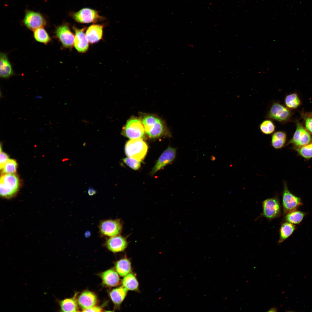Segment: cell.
<instances>
[{"mask_svg": "<svg viewBox=\"0 0 312 312\" xmlns=\"http://www.w3.org/2000/svg\"><path fill=\"white\" fill-rule=\"evenodd\" d=\"M101 234L109 237L119 234L122 229V224L120 219H107L101 221L99 225Z\"/></svg>", "mask_w": 312, "mask_h": 312, "instance_id": "8992f818", "label": "cell"}, {"mask_svg": "<svg viewBox=\"0 0 312 312\" xmlns=\"http://www.w3.org/2000/svg\"><path fill=\"white\" fill-rule=\"evenodd\" d=\"M295 229V226L291 223L287 222L283 223L280 229L278 243H281L293 233Z\"/></svg>", "mask_w": 312, "mask_h": 312, "instance_id": "cb8c5ba5", "label": "cell"}, {"mask_svg": "<svg viewBox=\"0 0 312 312\" xmlns=\"http://www.w3.org/2000/svg\"><path fill=\"white\" fill-rule=\"evenodd\" d=\"M307 115L312 117V112L307 113Z\"/></svg>", "mask_w": 312, "mask_h": 312, "instance_id": "74e56055", "label": "cell"}, {"mask_svg": "<svg viewBox=\"0 0 312 312\" xmlns=\"http://www.w3.org/2000/svg\"><path fill=\"white\" fill-rule=\"evenodd\" d=\"M23 23L27 28L33 31L43 27L46 24L45 19L41 14L30 10L26 12Z\"/></svg>", "mask_w": 312, "mask_h": 312, "instance_id": "7c38bea8", "label": "cell"}, {"mask_svg": "<svg viewBox=\"0 0 312 312\" xmlns=\"http://www.w3.org/2000/svg\"><path fill=\"white\" fill-rule=\"evenodd\" d=\"M128 290L123 286L113 289L109 295L113 302L117 305L120 304L125 298Z\"/></svg>", "mask_w": 312, "mask_h": 312, "instance_id": "44dd1931", "label": "cell"}, {"mask_svg": "<svg viewBox=\"0 0 312 312\" xmlns=\"http://www.w3.org/2000/svg\"><path fill=\"white\" fill-rule=\"evenodd\" d=\"M8 156L6 153L1 151L0 149V168L2 170L4 166L9 159Z\"/></svg>", "mask_w": 312, "mask_h": 312, "instance_id": "836d02e7", "label": "cell"}, {"mask_svg": "<svg viewBox=\"0 0 312 312\" xmlns=\"http://www.w3.org/2000/svg\"><path fill=\"white\" fill-rule=\"evenodd\" d=\"M88 193L90 196H93L96 194L97 192L93 188L90 187L88 190Z\"/></svg>", "mask_w": 312, "mask_h": 312, "instance_id": "d590c367", "label": "cell"}, {"mask_svg": "<svg viewBox=\"0 0 312 312\" xmlns=\"http://www.w3.org/2000/svg\"><path fill=\"white\" fill-rule=\"evenodd\" d=\"M286 106L289 108L294 109L297 108L301 104L300 100L297 94L293 93L287 95L285 98Z\"/></svg>", "mask_w": 312, "mask_h": 312, "instance_id": "83f0119b", "label": "cell"}, {"mask_svg": "<svg viewBox=\"0 0 312 312\" xmlns=\"http://www.w3.org/2000/svg\"><path fill=\"white\" fill-rule=\"evenodd\" d=\"M103 283L110 287L116 286L118 284L120 278L117 272L113 269L108 270L101 275Z\"/></svg>", "mask_w": 312, "mask_h": 312, "instance_id": "d6986e66", "label": "cell"}, {"mask_svg": "<svg viewBox=\"0 0 312 312\" xmlns=\"http://www.w3.org/2000/svg\"><path fill=\"white\" fill-rule=\"evenodd\" d=\"M105 245L109 250L117 253L124 251L127 247L128 243L126 238L118 235L107 239Z\"/></svg>", "mask_w": 312, "mask_h": 312, "instance_id": "5bb4252c", "label": "cell"}, {"mask_svg": "<svg viewBox=\"0 0 312 312\" xmlns=\"http://www.w3.org/2000/svg\"><path fill=\"white\" fill-rule=\"evenodd\" d=\"M14 75L12 64L6 54L1 52L0 55V76L7 79Z\"/></svg>", "mask_w": 312, "mask_h": 312, "instance_id": "e0dca14e", "label": "cell"}, {"mask_svg": "<svg viewBox=\"0 0 312 312\" xmlns=\"http://www.w3.org/2000/svg\"><path fill=\"white\" fill-rule=\"evenodd\" d=\"M123 161L128 166L135 170H138L141 166L140 161L131 158H125Z\"/></svg>", "mask_w": 312, "mask_h": 312, "instance_id": "1f68e13d", "label": "cell"}, {"mask_svg": "<svg viewBox=\"0 0 312 312\" xmlns=\"http://www.w3.org/2000/svg\"><path fill=\"white\" fill-rule=\"evenodd\" d=\"M277 311V309L276 307H272V308H271V309H270L268 311V312H276Z\"/></svg>", "mask_w": 312, "mask_h": 312, "instance_id": "8d00e7d4", "label": "cell"}, {"mask_svg": "<svg viewBox=\"0 0 312 312\" xmlns=\"http://www.w3.org/2000/svg\"><path fill=\"white\" fill-rule=\"evenodd\" d=\"M115 267L116 272L122 277L129 274L131 270V262L129 259L126 258L122 259L118 261L116 263Z\"/></svg>", "mask_w": 312, "mask_h": 312, "instance_id": "7402d4cb", "label": "cell"}, {"mask_svg": "<svg viewBox=\"0 0 312 312\" xmlns=\"http://www.w3.org/2000/svg\"><path fill=\"white\" fill-rule=\"evenodd\" d=\"M291 116V112L287 108L277 102H274L270 107L266 117L281 122L288 121Z\"/></svg>", "mask_w": 312, "mask_h": 312, "instance_id": "5b68a950", "label": "cell"}, {"mask_svg": "<svg viewBox=\"0 0 312 312\" xmlns=\"http://www.w3.org/2000/svg\"><path fill=\"white\" fill-rule=\"evenodd\" d=\"M147 144L142 139H132L126 143L125 147L126 155L141 161L143 160L147 152Z\"/></svg>", "mask_w": 312, "mask_h": 312, "instance_id": "7a4b0ae2", "label": "cell"}, {"mask_svg": "<svg viewBox=\"0 0 312 312\" xmlns=\"http://www.w3.org/2000/svg\"><path fill=\"white\" fill-rule=\"evenodd\" d=\"M296 129L292 138L287 143L295 147H300L312 142V137L309 132L298 120L296 122Z\"/></svg>", "mask_w": 312, "mask_h": 312, "instance_id": "52a82bcc", "label": "cell"}, {"mask_svg": "<svg viewBox=\"0 0 312 312\" xmlns=\"http://www.w3.org/2000/svg\"><path fill=\"white\" fill-rule=\"evenodd\" d=\"M123 286L127 289L136 290L138 289V283L135 275L129 273L125 276L122 281Z\"/></svg>", "mask_w": 312, "mask_h": 312, "instance_id": "d4e9b609", "label": "cell"}, {"mask_svg": "<svg viewBox=\"0 0 312 312\" xmlns=\"http://www.w3.org/2000/svg\"><path fill=\"white\" fill-rule=\"evenodd\" d=\"M259 127L261 132L266 135L273 133L276 128L274 123L270 119L263 121L260 124Z\"/></svg>", "mask_w": 312, "mask_h": 312, "instance_id": "f1b7e54d", "label": "cell"}, {"mask_svg": "<svg viewBox=\"0 0 312 312\" xmlns=\"http://www.w3.org/2000/svg\"><path fill=\"white\" fill-rule=\"evenodd\" d=\"M60 311L62 312L78 311L77 304L75 298H66L59 301Z\"/></svg>", "mask_w": 312, "mask_h": 312, "instance_id": "603a6c76", "label": "cell"}, {"mask_svg": "<svg viewBox=\"0 0 312 312\" xmlns=\"http://www.w3.org/2000/svg\"><path fill=\"white\" fill-rule=\"evenodd\" d=\"M262 215L269 220L278 217L281 213V207L276 197L267 198L262 202Z\"/></svg>", "mask_w": 312, "mask_h": 312, "instance_id": "8fae6325", "label": "cell"}, {"mask_svg": "<svg viewBox=\"0 0 312 312\" xmlns=\"http://www.w3.org/2000/svg\"><path fill=\"white\" fill-rule=\"evenodd\" d=\"M304 215L302 212L295 211L287 213L285 219L287 222L292 224H298L301 222Z\"/></svg>", "mask_w": 312, "mask_h": 312, "instance_id": "4316f807", "label": "cell"}, {"mask_svg": "<svg viewBox=\"0 0 312 312\" xmlns=\"http://www.w3.org/2000/svg\"><path fill=\"white\" fill-rule=\"evenodd\" d=\"M284 189L282 196V204L283 213L287 214L296 211L302 205L301 199L292 194L288 190L286 182H284Z\"/></svg>", "mask_w": 312, "mask_h": 312, "instance_id": "ba28073f", "label": "cell"}, {"mask_svg": "<svg viewBox=\"0 0 312 312\" xmlns=\"http://www.w3.org/2000/svg\"><path fill=\"white\" fill-rule=\"evenodd\" d=\"M287 135L283 131H277L272 134L271 144L272 147L276 149H280L283 147L286 142Z\"/></svg>", "mask_w": 312, "mask_h": 312, "instance_id": "ffe728a7", "label": "cell"}, {"mask_svg": "<svg viewBox=\"0 0 312 312\" xmlns=\"http://www.w3.org/2000/svg\"><path fill=\"white\" fill-rule=\"evenodd\" d=\"M54 34L55 38L58 40L63 47L72 48L75 36L71 31L68 24L64 23L58 26L55 28Z\"/></svg>", "mask_w": 312, "mask_h": 312, "instance_id": "9c48e42d", "label": "cell"}, {"mask_svg": "<svg viewBox=\"0 0 312 312\" xmlns=\"http://www.w3.org/2000/svg\"><path fill=\"white\" fill-rule=\"evenodd\" d=\"M295 149L302 157L306 159L312 158V142L300 147H295Z\"/></svg>", "mask_w": 312, "mask_h": 312, "instance_id": "f546056e", "label": "cell"}, {"mask_svg": "<svg viewBox=\"0 0 312 312\" xmlns=\"http://www.w3.org/2000/svg\"><path fill=\"white\" fill-rule=\"evenodd\" d=\"M145 132L142 122L138 119L132 118L127 121L122 134L131 139H142L144 136Z\"/></svg>", "mask_w": 312, "mask_h": 312, "instance_id": "3957f363", "label": "cell"}, {"mask_svg": "<svg viewBox=\"0 0 312 312\" xmlns=\"http://www.w3.org/2000/svg\"><path fill=\"white\" fill-rule=\"evenodd\" d=\"M75 35L74 47L79 52L84 53L87 51L89 47V41L84 33L86 28L78 29L74 27Z\"/></svg>", "mask_w": 312, "mask_h": 312, "instance_id": "9a60e30c", "label": "cell"}, {"mask_svg": "<svg viewBox=\"0 0 312 312\" xmlns=\"http://www.w3.org/2000/svg\"><path fill=\"white\" fill-rule=\"evenodd\" d=\"M19 186L18 176L15 174H2L0 179V193L3 198L13 197L17 192Z\"/></svg>", "mask_w": 312, "mask_h": 312, "instance_id": "6da1fadb", "label": "cell"}, {"mask_svg": "<svg viewBox=\"0 0 312 312\" xmlns=\"http://www.w3.org/2000/svg\"><path fill=\"white\" fill-rule=\"evenodd\" d=\"M176 151V148L168 146L158 159L151 172V174L153 175L158 170L171 164L175 158Z\"/></svg>", "mask_w": 312, "mask_h": 312, "instance_id": "4fadbf2b", "label": "cell"}, {"mask_svg": "<svg viewBox=\"0 0 312 312\" xmlns=\"http://www.w3.org/2000/svg\"><path fill=\"white\" fill-rule=\"evenodd\" d=\"M102 308L101 307L97 306H94L91 308L88 309L83 310L84 312H101L102 311Z\"/></svg>", "mask_w": 312, "mask_h": 312, "instance_id": "e575fe53", "label": "cell"}, {"mask_svg": "<svg viewBox=\"0 0 312 312\" xmlns=\"http://www.w3.org/2000/svg\"><path fill=\"white\" fill-rule=\"evenodd\" d=\"M17 167V164L15 160L9 159L2 169V174H15Z\"/></svg>", "mask_w": 312, "mask_h": 312, "instance_id": "4dcf8cb0", "label": "cell"}, {"mask_svg": "<svg viewBox=\"0 0 312 312\" xmlns=\"http://www.w3.org/2000/svg\"><path fill=\"white\" fill-rule=\"evenodd\" d=\"M97 301L96 296L89 291L83 292L79 296L77 300L78 304L83 310L94 306Z\"/></svg>", "mask_w": 312, "mask_h": 312, "instance_id": "2e32d148", "label": "cell"}, {"mask_svg": "<svg viewBox=\"0 0 312 312\" xmlns=\"http://www.w3.org/2000/svg\"><path fill=\"white\" fill-rule=\"evenodd\" d=\"M103 28V25L99 24H93L88 28L86 32V35L90 43H94L101 39Z\"/></svg>", "mask_w": 312, "mask_h": 312, "instance_id": "ac0fdd59", "label": "cell"}, {"mask_svg": "<svg viewBox=\"0 0 312 312\" xmlns=\"http://www.w3.org/2000/svg\"><path fill=\"white\" fill-rule=\"evenodd\" d=\"M72 16L76 21L83 23H95L104 19V17L99 15L97 11L87 8L73 13Z\"/></svg>", "mask_w": 312, "mask_h": 312, "instance_id": "30bf717a", "label": "cell"}, {"mask_svg": "<svg viewBox=\"0 0 312 312\" xmlns=\"http://www.w3.org/2000/svg\"><path fill=\"white\" fill-rule=\"evenodd\" d=\"M33 36L37 41L45 44H47L51 40L50 37L43 27L34 31Z\"/></svg>", "mask_w": 312, "mask_h": 312, "instance_id": "484cf974", "label": "cell"}, {"mask_svg": "<svg viewBox=\"0 0 312 312\" xmlns=\"http://www.w3.org/2000/svg\"><path fill=\"white\" fill-rule=\"evenodd\" d=\"M142 122L145 132L150 138H158L164 131V127L161 121L155 116H146L143 118Z\"/></svg>", "mask_w": 312, "mask_h": 312, "instance_id": "277c9868", "label": "cell"}, {"mask_svg": "<svg viewBox=\"0 0 312 312\" xmlns=\"http://www.w3.org/2000/svg\"><path fill=\"white\" fill-rule=\"evenodd\" d=\"M303 116L306 129L312 134V117L307 114Z\"/></svg>", "mask_w": 312, "mask_h": 312, "instance_id": "d6a6232c", "label": "cell"}]
</instances>
